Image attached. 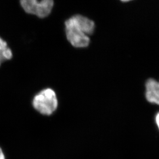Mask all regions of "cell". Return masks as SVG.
<instances>
[{"mask_svg": "<svg viewBox=\"0 0 159 159\" xmlns=\"http://www.w3.org/2000/svg\"><path fill=\"white\" fill-rule=\"evenodd\" d=\"M96 29L94 22L81 14H75L64 22V31L68 43L75 48L87 47L90 43V35Z\"/></svg>", "mask_w": 159, "mask_h": 159, "instance_id": "obj_1", "label": "cell"}, {"mask_svg": "<svg viewBox=\"0 0 159 159\" xmlns=\"http://www.w3.org/2000/svg\"><path fill=\"white\" fill-rule=\"evenodd\" d=\"M33 106L40 114L50 116L54 113L58 106V101L56 92L47 88L37 93L33 99Z\"/></svg>", "mask_w": 159, "mask_h": 159, "instance_id": "obj_2", "label": "cell"}, {"mask_svg": "<svg viewBox=\"0 0 159 159\" xmlns=\"http://www.w3.org/2000/svg\"><path fill=\"white\" fill-rule=\"evenodd\" d=\"M19 2L25 13L41 19L48 17L54 7V0H19Z\"/></svg>", "mask_w": 159, "mask_h": 159, "instance_id": "obj_3", "label": "cell"}, {"mask_svg": "<svg viewBox=\"0 0 159 159\" xmlns=\"http://www.w3.org/2000/svg\"><path fill=\"white\" fill-rule=\"evenodd\" d=\"M146 98L148 102L159 105V81L153 79L147 80L146 83Z\"/></svg>", "mask_w": 159, "mask_h": 159, "instance_id": "obj_4", "label": "cell"}, {"mask_svg": "<svg viewBox=\"0 0 159 159\" xmlns=\"http://www.w3.org/2000/svg\"><path fill=\"white\" fill-rule=\"evenodd\" d=\"M12 56V51L7 42L0 36V66L4 61L11 60Z\"/></svg>", "mask_w": 159, "mask_h": 159, "instance_id": "obj_5", "label": "cell"}, {"mask_svg": "<svg viewBox=\"0 0 159 159\" xmlns=\"http://www.w3.org/2000/svg\"><path fill=\"white\" fill-rule=\"evenodd\" d=\"M0 159H6L4 153L2 148H0Z\"/></svg>", "mask_w": 159, "mask_h": 159, "instance_id": "obj_6", "label": "cell"}, {"mask_svg": "<svg viewBox=\"0 0 159 159\" xmlns=\"http://www.w3.org/2000/svg\"><path fill=\"white\" fill-rule=\"evenodd\" d=\"M156 125H157L159 129V112L157 114V115L156 116Z\"/></svg>", "mask_w": 159, "mask_h": 159, "instance_id": "obj_7", "label": "cell"}, {"mask_svg": "<svg viewBox=\"0 0 159 159\" xmlns=\"http://www.w3.org/2000/svg\"><path fill=\"white\" fill-rule=\"evenodd\" d=\"M121 1L123 2H127V1H130L131 0H121Z\"/></svg>", "mask_w": 159, "mask_h": 159, "instance_id": "obj_8", "label": "cell"}]
</instances>
